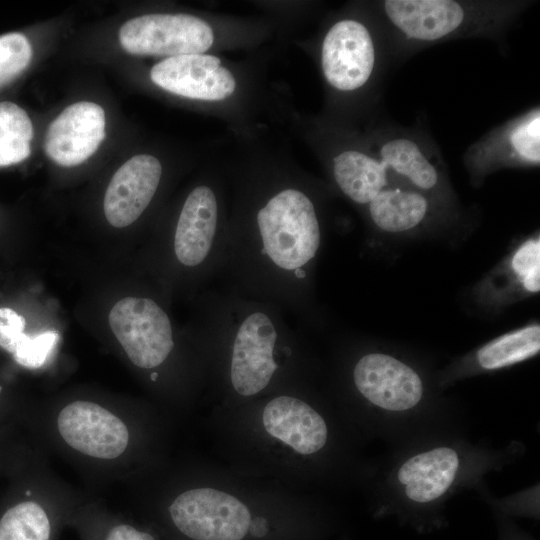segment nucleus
Masks as SVG:
<instances>
[{
    "instance_id": "obj_1",
    "label": "nucleus",
    "mask_w": 540,
    "mask_h": 540,
    "mask_svg": "<svg viewBox=\"0 0 540 540\" xmlns=\"http://www.w3.org/2000/svg\"><path fill=\"white\" fill-rule=\"evenodd\" d=\"M128 483L182 540H317L323 531L301 491L221 462L170 458Z\"/></svg>"
},
{
    "instance_id": "obj_2",
    "label": "nucleus",
    "mask_w": 540,
    "mask_h": 540,
    "mask_svg": "<svg viewBox=\"0 0 540 540\" xmlns=\"http://www.w3.org/2000/svg\"><path fill=\"white\" fill-rule=\"evenodd\" d=\"M252 193L228 226L220 276L226 288L311 318V280L321 227L309 193L294 184Z\"/></svg>"
},
{
    "instance_id": "obj_3",
    "label": "nucleus",
    "mask_w": 540,
    "mask_h": 540,
    "mask_svg": "<svg viewBox=\"0 0 540 540\" xmlns=\"http://www.w3.org/2000/svg\"><path fill=\"white\" fill-rule=\"evenodd\" d=\"M201 303L198 332L212 407L232 408L310 385L311 364L304 342L279 306L226 287L212 289Z\"/></svg>"
},
{
    "instance_id": "obj_4",
    "label": "nucleus",
    "mask_w": 540,
    "mask_h": 540,
    "mask_svg": "<svg viewBox=\"0 0 540 540\" xmlns=\"http://www.w3.org/2000/svg\"><path fill=\"white\" fill-rule=\"evenodd\" d=\"M207 426L221 463L299 491L321 473L331 449L330 424L310 385L212 407Z\"/></svg>"
},
{
    "instance_id": "obj_5",
    "label": "nucleus",
    "mask_w": 540,
    "mask_h": 540,
    "mask_svg": "<svg viewBox=\"0 0 540 540\" xmlns=\"http://www.w3.org/2000/svg\"><path fill=\"white\" fill-rule=\"evenodd\" d=\"M36 417L43 449L97 482H129L170 459L174 419L157 405L78 397Z\"/></svg>"
},
{
    "instance_id": "obj_6",
    "label": "nucleus",
    "mask_w": 540,
    "mask_h": 540,
    "mask_svg": "<svg viewBox=\"0 0 540 540\" xmlns=\"http://www.w3.org/2000/svg\"><path fill=\"white\" fill-rule=\"evenodd\" d=\"M228 226L214 185L199 184L186 196L172 235V255L196 281L220 276L227 251Z\"/></svg>"
},
{
    "instance_id": "obj_7",
    "label": "nucleus",
    "mask_w": 540,
    "mask_h": 540,
    "mask_svg": "<svg viewBox=\"0 0 540 540\" xmlns=\"http://www.w3.org/2000/svg\"><path fill=\"white\" fill-rule=\"evenodd\" d=\"M21 496L0 517V540H52L54 514L75 506L82 493L52 471L43 452Z\"/></svg>"
},
{
    "instance_id": "obj_8",
    "label": "nucleus",
    "mask_w": 540,
    "mask_h": 540,
    "mask_svg": "<svg viewBox=\"0 0 540 540\" xmlns=\"http://www.w3.org/2000/svg\"><path fill=\"white\" fill-rule=\"evenodd\" d=\"M119 42L129 54L169 58L206 52L214 33L205 20L190 14L153 13L124 23Z\"/></svg>"
},
{
    "instance_id": "obj_9",
    "label": "nucleus",
    "mask_w": 540,
    "mask_h": 540,
    "mask_svg": "<svg viewBox=\"0 0 540 540\" xmlns=\"http://www.w3.org/2000/svg\"><path fill=\"white\" fill-rule=\"evenodd\" d=\"M382 8L389 22L406 39L431 43L481 29L487 10L452 0H386Z\"/></svg>"
},
{
    "instance_id": "obj_10",
    "label": "nucleus",
    "mask_w": 540,
    "mask_h": 540,
    "mask_svg": "<svg viewBox=\"0 0 540 540\" xmlns=\"http://www.w3.org/2000/svg\"><path fill=\"white\" fill-rule=\"evenodd\" d=\"M375 61L372 35L358 20H339L323 39V75L338 91H355L365 85L373 73Z\"/></svg>"
},
{
    "instance_id": "obj_11",
    "label": "nucleus",
    "mask_w": 540,
    "mask_h": 540,
    "mask_svg": "<svg viewBox=\"0 0 540 540\" xmlns=\"http://www.w3.org/2000/svg\"><path fill=\"white\" fill-rule=\"evenodd\" d=\"M150 79L170 93L202 101L224 100L237 84L221 59L206 53L166 58L151 68Z\"/></svg>"
},
{
    "instance_id": "obj_12",
    "label": "nucleus",
    "mask_w": 540,
    "mask_h": 540,
    "mask_svg": "<svg viewBox=\"0 0 540 540\" xmlns=\"http://www.w3.org/2000/svg\"><path fill=\"white\" fill-rule=\"evenodd\" d=\"M351 379L361 397L390 411L408 410L423 395L419 375L403 362L381 353L361 356L352 368Z\"/></svg>"
},
{
    "instance_id": "obj_13",
    "label": "nucleus",
    "mask_w": 540,
    "mask_h": 540,
    "mask_svg": "<svg viewBox=\"0 0 540 540\" xmlns=\"http://www.w3.org/2000/svg\"><path fill=\"white\" fill-rule=\"evenodd\" d=\"M105 126V112L100 105L76 102L49 125L44 139L45 153L58 165H79L96 152L105 137Z\"/></svg>"
},
{
    "instance_id": "obj_14",
    "label": "nucleus",
    "mask_w": 540,
    "mask_h": 540,
    "mask_svg": "<svg viewBox=\"0 0 540 540\" xmlns=\"http://www.w3.org/2000/svg\"><path fill=\"white\" fill-rule=\"evenodd\" d=\"M162 177L160 161L149 154L135 155L113 175L104 197V214L112 226L127 227L150 205Z\"/></svg>"
},
{
    "instance_id": "obj_15",
    "label": "nucleus",
    "mask_w": 540,
    "mask_h": 540,
    "mask_svg": "<svg viewBox=\"0 0 540 540\" xmlns=\"http://www.w3.org/2000/svg\"><path fill=\"white\" fill-rule=\"evenodd\" d=\"M459 468L455 450L438 447L409 458L398 471L409 500L430 503L440 498L452 485Z\"/></svg>"
},
{
    "instance_id": "obj_16",
    "label": "nucleus",
    "mask_w": 540,
    "mask_h": 540,
    "mask_svg": "<svg viewBox=\"0 0 540 540\" xmlns=\"http://www.w3.org/2000/svg\"><path fill=\"white\" fill-rule=\"evenodd\" d=\"M482 163L539 165L540 111L533 109L474 146L470 156Z\"/></svg>"
},
{
    "instance_id": "obj_17",
    "label": "nucleus",
    "mask_w": 540,
    "mask_h": 540,
    "mask_svg": "<svg viewBox=\"0 0 540 540\" xmlns=\"http://www.w3.org/2000/svg\"><path fill=\"white\" fill-rule=\"evenodd\" d=\"M332 171L341 192L357 204H369L388 185V172L382 162L360 150L337 154Z\"/></svg>"
},
{
    "instance_id": "obj_18",
    "label": "nucleus",
    "mask_w": 540,
    "mask_h": 540,
    "mask_svg": "<svg viewBox=\"0 0 540 540\" xmlns=\"http://www.w3.org/2000/svg\"><path fill=\"white\" fill-rule=\"evenodd\" d=\"M378 159L390 171L407 179L417 188L429 190L436 186L439 174L420 145L407 137H393L379 147Z\"/></svg>"
},
{
    "instance_id": "obj_19",
    "label": "nucleus",
    "mask_w": 540,
    "mask_h": 540,
    "mask_svg": "<svg viewBox=\"0 0 540 540\" xmlns=\"http://www.w3.org/2000/svg\"><path fill=\"white\" fill-rule=\"evenodd\" d=\"M373 222L388 232H401L418 225L425 217L428 204L418 192L384 188L368 204Z\"/></svg>"
},
{
    "instance_id": "obj_20",
    "label": "nucleus",
    "mask_w": 540,
    "mask_h": 540,
    "mask_svg": "<svg viewBox=\"0 0 540 540\" xmlns=\"http://www.w3.org/2000/svg\"><path fill=\"white\" fill-rule=\"evenodd\" d=\"M539 349L540 327L532 325L489 342L478 350L477 360L484 369H499L528 359Z\"/></svg>"
},
{
    "instance_id": "obj_21",
    "label": "nucleus",
    "mask_w": 540,
    "mask_h": 540,
    "mask_svg": "<svg viewBox=\"0 0 540 540\" xmlns=\"http://www.w3.org/2000/svg\"><path fill=\"white\" fill-rule=\"evenodd\" d=\"M32 137L33 125L26 111L13 102H0V166L25 160Z\"/></svg>"
},
{
    "instance_id": "obj_22",
    "label": "nucleus",
    "mask_w": 540,
    "mask_h": 540,
    "mask_svg": "<svg viewBox=\"0 0 540 540\" xmlns=\"http://www.w3.org/2000/svg\"><path fill=\"white\" fill-rule=\"evenodd\" d=\"M32 47L21 33L0 36V87L16 79L29 65Z\"/></svg>"
},
{
    "instance_id": "obj_23",
    "label": "nucleus",
    "mask_w": 540,
    "mask_h": 540,
    "mask_svg": "<svg viewBox=\"0 0 540 540\" xmlns=\"http://www.w3.org/2000/svg\"><path fill=\"white\" fill-rule=\"evenodd\" d=\"M59 340L56 331L42 332L36 336L24 334L13 353L15 361L26 368L42 367L52 354Z\"/></svg>"
},
{
    "instance_id": "obj_24",
    "label": "nucleus",
    "mask_w": 540,
    "mask_h": 540,
    "mask_svg": "<svg viewBox=\"0 0 540 540\" xmlns=\"http://www.w3.org/2000/svg\"><path fill=\"white\" fill-rule=\"evenodd\" d=\"M512 268L530 292L540 290V241L525 242L514 254Z\"/></svg>"
},
{
    "instance_id": "obj_25",
    "label": "nucleus",
    "mask_w": 540,
    "mask_h": 540,
    "mask_svg": "<svg viewBox=\"0 0 540 540\" xmlns=\"http://www.w3.org/2000/svg\"><path fill=\"white\" fill-rule=\"evenodd\" d=\"M25 319L15 310L0 308V348L14 353L24 336Z\"/></svg>"
},
{
    "instance_id": "obj_26",
    "label": "nucleus",
    "mask_w": 540,
    "mask_h": 540,
    "mask_svg": "<svg viewBox=\"0 0 540 540\" xmlns=\"http://www.w3.org/2000/svg\"><path fill=\"white\" fill-rule=\"evenodd\" d=\"M103 540H157V538L148 530L130 523L118 522L107 528Z\"/></svg>"
},
{
    "instance_id": "obj_27",
    "label": "nucleus",
    "mask_w": 540,
    "mask_h": 540,
    "mask_svg": "<svg viewBox=\"0 0 540 540\" xmlns=\"http://www.w3.org/2000/svg\"><path fill=\"white\" fill-rule=\"evenodd\" d=\"M509 539L508 540H522L519 536H513L512 537V533L509 534Z\"/></svg>"
},
{
    "instance_id": "obj_28",
    "label": "nucleus",
    "mask_w": 540,
    "mask_h": 540,
    "mask_svg": "<svg viewBox=\"0 0 540 540\" xmlns=\"http://www.w3.org/2000/svg\"><path fill=\"white\" fill-rule=\"evenodd\" d=\"M0 392H1V387H0Z\"/></svg>"
}]
</instances>
